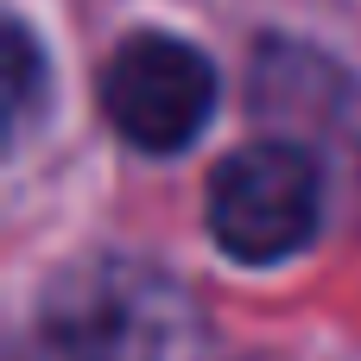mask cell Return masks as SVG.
<instances>
[{
  "label": "cell",
  "mask_w": 361,
  "mask_h": 361,
  "mask_svg": "<svg viewBox=\"0 0 361 361\" xmlns=\"http://www.w3.org/2000/svg\"><path fill=\"white\" fill-rule=\"evenodd\" d=\"M32 89H38V44H32V32L13 19V121L32 114Z\"/></svg>",
  "instance_id": "277c9868"
},
{
  "label": "cell",
  "mask_w": 361,
  "mask_h": 361,
  "mask_svg": "<svg viewBox=\"0 0 361 361\" xmlns=\"http://www.w3.org/2000/svg\"><path fill=\"white\" fill-rule=\"evenodd\" d=\"M203 216H209V241L228 260L279 267L298 247H311V235L324 222V171H317L311 146H292V140L235 146L209 171Z\"/></svg>",
  "instance_id": "7a4b0ae2"
},
{
  "label": "cell",
  "mask_w": 361,
  "mask_h": 361,
  "mask_svg": "<svg viewBox=\"0 0 361 361\" xmlns=\"http://www.w3.org/2000/svg\"><path fill=\"white\" fill-rule=\"evenodd\" d=\"M102 114L108 127L133 146V152H152V159H171L184 152L203 127H209V108H216V70L209 57L178 38V32H133L108 51L102 63Z\"/></svg>",
  "instance_id": "3957f363"
},
{
  "label": "cell",
  "mask_w": 361,
  "mask_h": 361,
  "mask_svg": "<svg viewBox=\"0 0 361 361\" xmlns=\"http://www.w3.org/2000/svg\"><path fill=\"white\" fill-rule=\"evenodd\" d=\"M25 361H203V317L165 267L108 254L44 286Z\"/></svg>",
  "instance_id": "6da1fadb"
}]
</instances>
